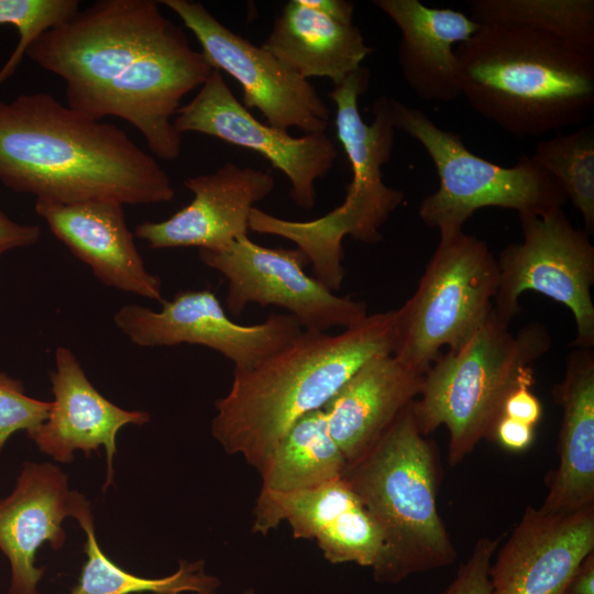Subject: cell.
Wrapping results in <instances>:
<instances>
[{
    "instance_id": "obj_1",
    "label": "cell",
    "mask_w": 594,
    "mask_h": 594,
    "mask_svg": "<svg viewBox=\"0 0 594 594\" xmlns=\"http://www.w3.org/2000/svg\"><path fill=\"white\" fill-rule=\"evenodd\" d=\"M25 55L65 81L70 109L129 122L167 161L182 150L172 117L213 69L154 0H97L42 33Z\"/></svg>"
},
{
    "instance_id": "obj_2",
    "label": "cell",
    "mask_w": 594,
    "mask_h": 594,
    "mask_svg": "<svg viewBox=\"0 0 594 594\" xmlns=\"http://www.w3.org/2000/svg\"><path fill=\"white\" fill-rule=\"evenodd\" d=\"M0 182L61 204L135 206L175 197L167 173L125 131L65 107L48 92L0 100Z\"/></svg>"
},
{
    "instance_id": "obj_3",
    "label": "cell",
    "mask_w": 594,
    "mask_h": 594,
    "mask_svg": "<svg viewBox=\"0 0 594 594\" xmlns=\"http://www.w3.org/2000/svg\"><path fill=\"white\" fill-rule=\"evenodd\" d=\"M394 343L395 310L339 334L302 330L257 365L233 370L228 394L215 403L212 437L258 471L302 416L321 409L369 361L393 354Z\"/></svg>"
},
{
    "instance_id": "obj_4",
    "label": "cell",
    "mask_w": 594,
    "mask_h": 594,
    "mask_svg": "<svg viewBox=\"0 0 594 594\" xmlns=\"http://www.w3.org/2000/svg\"><path fill=\"white\" fill-rule=\"evenodd\" d=\"M462 96L516 138H541L590 119L594 50L552 35L481 24L455 46Z\"/></svg>"
},
{
    "instance_id": "obj_5",
    "label": "cell",
    "mask_w": 594,
    "mask_h": 594,
    "mask_svg": "<svg viewBox=\"0 0 594 594\" xmlns=\"http://www.w3.org/2000/svg\"><path fill=\"white\" fill-rule=\"evenodd\" d=\"M411 403L342 476L382 531L384 551L373 570L381 583H398L457 559L437 507L436 448L418 430Z\"/></svg>"
},
{
    "instance_id": "obj_6",
    "label": "cell",
    "mask_w": 594,
    "mask_h": 594,
    "mask_svg": "<svg viewBox=\"0 0 594 594\" xmlns=\"http://www.w3.org/2000/svg\"><path fill=\"white\" fill-rule=\"evenodd\" d=\"M546 327L530 322L517 333L491 310L460 348L441 353L411 403L416 425L428 436L449 432L448 462L459 464L483 439L493 440L508 394L534 378L531 364L550 348Z\"/></svg>"
},
{
    "instance_id": "obj_7",
    "label": "cell",
    "mask_w": 594,
    "mask_h": 594,
    "mask_svg": "<svg viewBox=\"0 0 594 594\" xmlns=\"http://www.w3.org/2000/svg\"><path fill=\"white\" fill-rule=\"evenodd\" d=\"M394 127L418 141L432 161L438 189L419 205L420 219L440 234L461 231L487 207L541 215L568 201L559 183L529 156L503 167L469 151L459 134L438 127L422 110L391 98Z\"/></svg>"
},
{
    "instance_id": "obj_8",
    "label": "cell",
    "mask_w": 594,
    "mask_h": 594,
    "mask_svg": "<svg viewBox=\"0 0 594 594\" xmlns=\"http://www.w3.org/2000/svg\"><path fill=\"white\" fill-rule=\"evenodd\" d=\"M498 267L487 243L457 231L439 243L417 289L395 310L393 355L425 375L443 348H460L493 309Z\"/></svg>"
},
{
    "instance_id": "obj_9",
    "label": "cell",
    "mask_w": 594,
    "mask_h": 594,
    "mask_svg": "<svg viewBox=\"0 0 594 594\" xmlns=\"http://www.w3.org/2000/svg\"><path fill=\"white\" fill-rule=\"evenodd\" d=\"M518 217L522 242L508 244L496 258L495 314L509 324L520 310V295L526 290L540 293L572 312L576 324L572 346L593 349L594 246L590 234L574 228L562 207Z\"/></svg>"
},
{
    "instance_id": "obj_10",
    "label": "cell",
    "mask_w": 594,
    "mask_h": 594,
    "mask_svg": "<svg viewBox=\"0 0 594 594\" xmlns=\"http://www.w3.org/2000/svg\"><path fill=\"white\" fill-rule=\"evenodd\" d=\"M200 261L228 280L226 305L234 316L250 302L277 306L296 318L302 329L326 332L354 327L367 316L364 301L340 297L304 272L307 256L296 249H270L248 235L217 250H199Z\"/></svg>"
},
{
    "instance_id": "obj_11",
    "label": "cell",
    "mask_w": 594,
    "mask_h": 594,
    "mask_svg": "<svg viewBox=\"0 0 594 594\" xmlns=\"http://www.w3.org/2000/svg\"><path fill=\"white\" fill-rule=\"evenodd\" d=\"M158 2L193 32L210 66L241 85L246 109H257L267 124L285 132L290 128L305 133L326 132L330 109L308 79L290 72L265 47L223 25L201 2Z\"/></svg>"
},
{
    "instance_id": "obj_12",
    "label": "cell",
    "mask_w": 594,
    "mask_h": 594,
    "mask_svg": "<svg viewBox=\"0 0 594 594\" xmlns=\"http://www.w3.org/2000/svg\"><path fill=\"white\" fill-rule=\"evenodd\" d=\"M113 322L139 346L199 344L221 353L239 370L257 365L302 331L289 314H274L252 326L239 324L208 288L179 292L172 300H164L160 311L124 305Z\"/></svg>"
},
{
    "instance_id": "obj_13",
    "label": "cell",
    "mask_w": 594,
    "mask_h": 594,
    "mask_svg": "<svg viewBox=\"0 0 594 594\" xmlns=\"http://www.w3.org/2000/svg\"><path fill=\"white\" fill-rule=\"evenodd\" d=\"M173 124L179 134L202 133L264 156L287 177L293 200L306 210L316 204V182L330 172L338 156L326 132L296 138L258 121L215 68L191 101L179 107Z\"/></svg>"
},
{
    "instance_id": "obj_14",
    "label": "cell",
    "mask_w": 594,
    "mask_h": 594,
    "mask_svg": "<svg viewBox=\"0 0 594 594\" xmlns=\"http://www.w3.org/2000/svg\"><path fill=\"white\" fill-rule=\"evenodd\" d=\"M253 515L254 532L265 536L286 521L294 538L316 540L332 564L374 570L383 556L380 527L343 477L295 492L261 488Z\"/></svg>"
},
{
    "instance_id": "obj_15",
    "label": "cell",
    "mask_w": 594,
    "mask_h": 594,
    "mask_svg": "<svg viewBox=\"0 0 594 594\" xmlns=\"http://www.w3.org/2000/svg\"><path fill=\"white\" fill-rule=\"evenodd\" d=\"M594 550V506L552 514L527 506L490 568V594H562Z\"/></svg>"
},
{
    "instance_id": "obj_16",
    "label": "cell",
    "mask_w": 594,
    "mask_h": 594,
    "mask_svg": "<svg viewBox=\"0 0 594 594\" xmlns=\"http://www.w3.org/2000/svg\"><path fill=\"white\" fill-rule=\"evenodd\" d=\"M194 194L189 205L161 222H142L134 235L152 249L196 246L221 250L248 235L249 217L254 205L275 186L270 170L224 163L210 174L185 179Z\"/></svg>"
},
{
    "instance_id": "obj_17",
    "label": "cell",
    "mask_w": 594,
    "mask_h": 594,
    "mask_svg": "<svg viewBox=\"0 0 594 594\" xmlns=\"http://www.w3.org/2000/svg\"><path fill=\"white\" fill-rule=\"evenodd\" d=\"M54 400L47 419L28 433L37 449L55 461L73 462L74 452L87 458L102 446L107 455L103 491L113 483L117 436L127 425L143 426L151 419L143 410H127L107 399L87 377L73 351L55 350V370L50 373Z\"/></svg>"
},
{
    "instance_id": "obj_18",
    "label": "cell",
    "mask_w": 594,
    "mask_h": 594,
    "mask_svg": "<svg viewBox=\"0 0 594 594\" xmlns=\"http://www.w3.org/2000/svg\"><path fill=\"white\" fill-rule=\"evenodd\" d=\"M34 208L55 238L87 264L103 285L164 301L161 278L147 271L127 226L122 204L35 199Z\"/></svg>"
},
{
    "instance_id": "obj_19",
    "label": "cell",
    "mask_w": 594,
    "mask_h": 594,
    "mask_svg": "<svg viewBox=\"0 0 594 594\" xmlns=\"http://www.w3.org/2000/svg\"><path fill=\"white\" fill-rule=\"evenodd\" d=\"M68 475L48 462H24L12 492L0 498V551L10 565L8 594H40L45 568L35 565L44 542L58 550L66 542L63 521L72 517Z\"/></svg>"
},
{
    "instance_id": "obj_20",
    "label": "cell",
    "mask_w": 594,
    "mask_h": 594,
    "mask_svg": "<svg viewBox=\"0 0 594 594\" xmlns=\"http://www.w3.org/2000/svg\"><path fill=\"white\" fill-rule=\"evenodd\" d=\"M398 28V63L410 89L427 101L462 96L455 46L481 26L463 12L429 8L418 0H375Z\"/></svg>"
},
{
    "instance_id": "obj_21",
    "label": "cell",
    "mask_w": 594,
    "mask_h": 594,
    "mask_svg": "<svg viewBox=\"0 0 594 594\" xmlns=\"http://www.w3.org/2000/svg\"><path fill=\"white\" fill-rule=\"evenodd\" d=\"M424 376L393 354L364 364L321 408L348 464L360 459L420 394Z\"/></svg>"
},
{
    "instance_id": "obj_22",
    "label": "cell",
    "mask_w": 594,
    "mask_h": 594,
    "mask_svg": "<svg viewBox=\"0 0 594 594\" xmlns=\"http://www.w3.org/2000/svg\"><path fill=\"white\" fill-rule=\"evenodd\" d=\"M562 409L559 465L540 509L570 514L594 506V352L574 348L563 380L552 388Z\"/></svg>"
},
{
    "instance_id": "obj_23",
    "label": "cell",
    "mask_w": 594,
    "mask_h": 594,
    "mask_svg": "<svg viewBox=\"0 0 594 594\" xmlns=\"http://www.w3.org/2000/svg\"><path fill=\"white\" fill-rule=\"evenodd\" d=\"M262 46L299 77H326L334 86L372 52L353 22L327 14L310 0L288 1Z\"/></svg>"
},
{
    "instance_id": "obj_24",
    "label": "cell",
    "mask_w": 594,
    "mask_h": 594,
    "mask_svg": "<svg viewBox=\"0 0 594 594\" xmlns=\"http://www.w3.org/2000/svg\"><path fill=\"white\" fill-rule=\"evenodd\" d=\"M72 517L85 531L82 565L77 584L69 594H215L220 580L205 572V562L179 561L178 569L164 578L148 579L132 574L106 556L99 546L91 506L88 499L75 491Z\"/></svg>"
},
{
    "instance_id": "obj_25",
    "label": "cell",
    "mask_w": 594,
    "mask_h": 594,
    "mask_svg": "<svg viewBox=\"0 0 594 594\" xmlns=\"http://www.w3.org/2000/svg\"><path fill=\"white\" fill-rule=\"evenodd\" d=\"M348 462L332 439L322 409L302 416L258 470L262 490L295 492L342 477Z\"/></svg>"
},
{
    "instance_id": "obj_26",
    "label": "cell",
    "mask_w": 594,
    "mask_h": 594,
    "mask_svg": "<svg viewBox=\"0 0 594 594\" xmlns=\"http://www.w3.org/2000/svg\"><path fill=\"white\" fill-rule=\"evenodd\" d=\"M468 6L480 24L544 33L594 50L593 0H469Z\"/></svg>"
},
{
    "instance_id": "obj_27",
    "label": "cell",
    "mask_w": 594,
    "mask_h": 594,
    "mask_svg": "<svg viewBox=\"0 0 594 594\" xmlns=\"http://www.w3.org/2000/svg\"><path fill=\"white\" fill-rule=\"evenodd\" d=\"M530 160L551 175L581 213L584 231H594V125L537 143Z\"/></svg>"
},
{
    "instance_id": "obj_28",
    "label": "cell",
    "mask_w": 594,
    "mask_h": 594,
    "mask_svg": "<svg viewBox=\"0 0 594 594\" xmlns=\"http://www.w3.org/2000/svg\"><path fill=\"white\" fill-rule=\"evenodd\" d=\"M79 3L78 0H0V24L13 25L19 33L15 50L0 69V85L15 73L33 41L70 20L79 11Z\"/></svg>"
},
{
    "instance_id": "obj_29",
    "label": "cell",
    "mask_w": 594,
    "mask_h": 594,
    "mask_svg": "<svg viewBox=\"0 0 594 594\" xmlns=\"http://www.w3.org/2000/svg\"><path fill=\"white\" fill-rule=\"evenodd\" d=\"M51 408L52 402L28 396L20 380L0 371V451L13 433L42 425Z\"/></svg>"
},
{
    "instance_id": "obj_30",
    "label": "cell",
    "mask_w": 594,
    "mask_h": 594,
    "mask_svg": "<svg viewBox=\"0 0 594 594\" xmlns=\"http://www.w3.org/2000/svg\"><path fill=\"white\" fill-rule=\"evenodd\" d=\"M499 538H480L470 558L460 566L450 585L440 594H490V568Z\"/></svg>"
},
{
    "instance_id": "obj_31",
    "label": "cell",
    "mask_w": 594,
    "mask_h": 594,
    "mask_svg": "<svg viewBox=\"0 0 594 594\" xmlns=\"http://www.w3.org/2000/svg\"><path fill=\"white\" fill-rule=\"evenodd\" d=\"M534 378L518 384L506 397L503 406V416L525 422L535 427L542 414L539 399L530 391Z\"/></svg>"
},
{
    "instance_id": "obj_32",
    "label": "cell",
    "mask_w": 594,
    "mask_h": 594,
    "mask_svg": "<svg viewBox=\"0 0 594 594\" xmlns=\"http://www.w3.org/2000/svg\"><path fill=\"white\" fill-rule=\"evenodd\" d=\"M41 238V229L35 224L19 223L10 219L0 207V253L30 246Z\"/></svg>"
},
{
    "instance_id": "obj_33",
    "label": "cell",
    "mask_w": 594,
    "mask_h": 594,
    "mask_svg": "<svg viewBox=\"0 0 594 594\" xmlns=\"http://www.w3.org/2000/svg\"><path fill=\"white\" fill-rule=\"evenodd\" d=\"M534 428L525 422L502 416L496 425L493 440L505 449L521 451L532 443Z\"/></svg>"
},
{
    "instance_id": "obj_34",
    "label": "cell",
    "mask_w": 594,
    "mask_h": 594,
    "mask_svg": "<svg viewBox=\"0 0 594 594\" xmlns=\"http://www.w3.org/2000/svg\"><path fill=\"white\" fill-rule=\"evenodd\" d=\"M562 594H594V552L581 562Z\"/></svg>"
},
{
    "instance_id": "obj_35",
    "label": "cell",
    "mask_w": 594,
    "mask_h": 594,
    "mask_svg": "<svg viewBox=\"0 0 594 594\" xmlns=\"http://www.w3.org/2000/svg\"><path fill=\"white\" fill-rule=\"evenodd\" d=\"M240 594H255V591L250 588V590H246V591H244V592H242Z\"/></svg>"
},
{
    "instance_id": "obj_36",
    "label": "cell",
    "mask_w": 594,
    "mask_h": 594,
    "mask_svg": "<svg viewBox=\"0 0 594 594\" xmlns=\"http://www.w3.org/2000/svg\"><path fill=\"white\" fill-rule=\"evenodd\" d=\"M1 255H2V254L0 253V257H1Z\"/></svg>"
}]
</instances>
